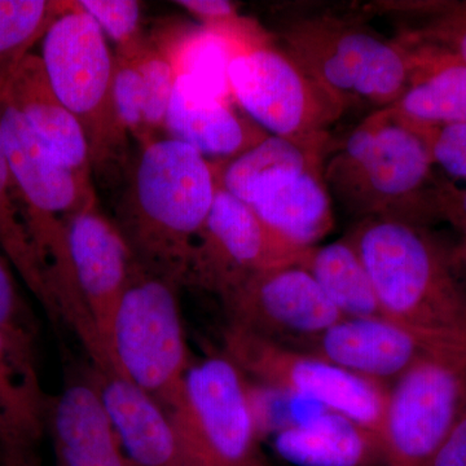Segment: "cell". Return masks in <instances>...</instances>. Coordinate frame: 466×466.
I'll list each match as a JSON object with an SVG mask.
<instances>
[{
    "label": "cell",
    "instance_id": "obj_16",
    "mask_svg": "<svg viewBox=\"0 0 466 466\" xmlns=\"http://www.w3.org/2000/svg\"><path fill=\"white\" fill-rule=\"evenodd\" d=\"M47 434L61 466H135L122 444L90 368L48 395Z\"/></svg>",
    "mask_w": 466,
    "mask_h": 466
},
{
    "label": "cell",
    "instance_id": "obj_7",
    "mask_svg": "<svg viewBox=\"0 0 466 466\" xmlns=\"http://www.w3.org/2000/svg\"><path fill=\"white\" fill-rule=\"evenodd\" d=\"M167 413L192 466H272L249 380L225 352L193 360Z\"/></svg>",
    "mask_w": 466,
    "mask_h": 466
},
{
    "label": "cell",
    "instance_id": "obj_2",
    "mask_svg": "<svg viewBox=\"0 0 466 466\" xmlns=\"http://www.w3.org/2000/svg\"><path fill=\"white\" fill-rule=\"evenodd\" d=\"M348 238L372 280L383 317L466 342V284L455 250L426 225L400 218L359 220Z\"/></svg>",
    "mask_w": 466,
    "mask_h": 466
},
{
    "label": "cell",
    "instance_id": "obj_35",
    "mask_svg": "<svg viewBox=\"0 0 466 466\" xmlns=\"http://www.w3.org/2000/svg\"><path fill=\"white\" fill-rule=\"evenodd\" d=\"M426 222L441 219L466 236V188L435 180L425 201Z\"/></svg>",
    "mask_w": 466,
    "mask_h": 466
},
{
    "label": "cell",
    "instance_id": "obj_39",
    "mask_svg": "<svg viewBox=\"0 0 466 466\" xmlns=\"http://www.w3.org/2000/svg\"><path fill=\"white\" fill-rule=\"evenodd\" d=\"M55 466H61L60 464H57V462H55Z\"/></svg>",
    "mask_w": 466,
    "mask_h": 466
},
{
    "label": "cell",
    "instance_id": "obj_11",
    "mask_svg": "<svg viewBox=\"0 0 466 466\" xmlns=\"http://www.w3.org/2000/svg\"><path fill=\"white\" fill-rule=\"evenodd\" d=\"M308 249L269 228L249 205L218 184L213 207L193 244L183 285L222 299L253 276L299 265Z\"/></svg>",
    "mask_w": 466,
    "mask_h": 466
},
{
    "label": "cell",
    "instance_id": "obj_8",
    "mask_svg": "<svg viewBox=\"0 0 466 466\" xmlns=\"http://www.w3.org/2000/svg\"><path fill=\"white\" fill-rule=\"evenodd\" d=\"M222 351L256 385L315 401L381 435L390 388L352 375L305 350L229 324L223 333Z\"/></svg>",
    "mask_w": 466,
    "mask_h": 466
},
{
    "label": "cell",
    "instance_id": "obj_9",
    "mask_svg": "<svg viewBox=\"0 0 466 466\" xmlns=\"http://www.w3.org/2000/svg\"><path fill=\"white\" fill-rule=\"evenodd\" d=\"M466 404V343L425 355L389 389L386 466H431Z\"/></svg>",
    "mask_w": 466,
    "mask_h": 466
},
{
    "label": "cell",
    "instance_id": "obj_10",
    "mask_svg": "<svg viewBox=\"0 0 466 466\" xmlns=\"http://www.w3.org/2000/svg\"><path fill=\"white\" fill-rule=\"evenodd\" d=\"M228 79L233 101L275 137L300 142L328 139V127L346 109L268 39L233 58Z\"/></svg>",
    "mask_w": 466,
    "mask_h": 466
},
{
    "label": "cell",
    "instance_id": "obj_32",
    "mask_svg": "<svg viewBox=\"0 0 466 466\" xmlns=\"http://www.w3.org/2000/svg\"><path fill=\"white\" fill-rule=\"evenodd\" d=\"M113 95L119 119L139 148L156 142L158 137L152 133L147 122L146 91L139 69L133 58L122 56L116 52Z\"/></svg>",
    "mask_w": 466,
    "mask_h": 466
},
{
    "label": "cell",
    "instance_id": "obj_33",
    "mask_svg": "<svg viewBox=\"0 0 466 466\" xmlns=\"http://www.w3.org/2000/svg\"><path fill=\"white\" fill-rule=\"evenodd\" d=\"M133 60L142 76L146 91L147 122L152 133L157 137L158 133L165 131L177 76L167 58L156 50L149 41Z\"/></svg>",
    "mask_w": 466,
    "mask_h": 466
},
{
    "label": "cell",
    "instance_id": "obj_36",
    "mask_svg": "<svg viewBox=\"0 0 466 466\" xmlns=\"http://www.w3.org/2000/svg\"><path fill=\"white\" fill-rule=\"evenodd\" d=\"M175 5L200 20L202 25H220L241 17L238 5L228 0H177Z\"/></svg>",
    "mask_w": 466,
    "mask_h": 466
},
{
    "label": "cell",
    "instance_id": "obj_22",
    "mask_svg": "<svg viewBox=\"0 0 466 466\" xmlns=\"http://www.w3.org/2000/svg\"><path fill=\"white\" fill-rule=\"evenodd\" d=\"M48 395L0 332V466H42Z\"/></svg>",
    "mask_w": 466,
    "mask_h": 466
},
{
    "label": "cell",
    "instance_id": "obj_1",
    "mask_svg": "<svg viewBox=\"0 0 466 466\" xmlns=\"http://www.w3.org/2000/svg\"><path fill=\"white\" fill-rule=\"evenodd\" d=\"M217 188L214 162L188 144L167 137L140 149L122 183L113 219L135 262L184 287L193 244Z\"/></svg>",
    "mask_w": 466,
    "mask_h": 466
},
{
    "label": "cell",
    "instance_id": "obj_17",
    "mask_svg": "<svg viewBox=\"0 0 466 466\" xmlns=\"http://www.w3.org/2000/svg\"><path fill=\"white\" fill-rule=\"evenodd\" d=\"M165 133L210 161L236 157L269 135L245 113H238L233 101L211 94L187 76H177Z\"/></svg>",
    "mask_w": 466,
    "mask_h": 466
},
{
    "label": "cell",
    "instance_id": "obj_21",
    "mask_svg": "<svg viewBox=\"0 0 466 466\" xmlns=\"http://www.w3.org/2000/svg\"><path fill=\"white\" fill-rule=\"evenodd\" d=\"M271 435L276 455L294 466H386L381 435L332 410Z\"/></svg>",
    "mask_w": 466,
    "mask_h": 466
},
{
    "label": "cell",
    "instance_id": "obj_38",
    "mask_svg": "<svg viewBox=\"0 0 466 466\" xmlns=\"http://www.w3.org/2000/svg\"><path fill=\"white\" fill-rule=\"evenodd\" d=\"M456 258H458L460 268L466 276V236L462 238L461 244L455 249Z\"/></svg>",
    "mask_w": 466,
    "mask_h": 466
},
{
    "label": "cell",
    "instance_id": "obj_23",
    "mask_svg": "<svg viewBox=\"0 0 466 466\" xmlns=\"http://www.w3.org/2000/svg\"><path fill=\"white\" fill-rule=\"evenodd\" d=\"M403 39L412 48V75L389 108L420 130L466 122V64L435 46Z\"/></svg>",
    "mask_w": 466,
    "mask_h": 466
},
{
    "label": "cell",
    "instance_id": "obj_31",
    "mask_svg": "<svg viewBox=\"0 0 466 466\" xmlns=\"http://www.w3.org/2000/svg\"><path fill=\"white\" fill-rule=\"evenodd\" d=\"M78 7L94 18L116 54L134 58L148 45L142 33V3L137 0H78Z\"/></svg>",
    "mask_w": 466,
    "mask_h": 466
},
{
    "label": "cell",
    "instance_id": "obj_15",
    "mask_svg": "<svg viewBox=\"0 0 466 466\" xmlns=\"http://www.w3.org/2000/svg\"><path fill=\"white\" fill-rule=\"evenodd\" d=\"M2 133L25 226L97 204L94 182L58 161L16 110L0 101Z\"/></svg>",
    "mask_w": 466,
    "mask_h": 466
},
{
    "label": "cell",
    "instance_id": "obj_20",
    "mask_svg": "<svg viewBox=\"0 0 466 466\" xmlns=\"http://www.w3.org/2000/svg\"><path fill=\"white\" fill-rule=\"evenodd\" d=\"M91 370L135 466H192L170 417L159 404L124 377Z\"/></svg>",
    "mask_w": 466,
    "mask_h": 466
},
{
    "label": "cell",
    "instance_id": "obj_37",
    "mask_svg": "<svg viewBox=\"0 0 466 466\" xmlns=\"http://www.w3.org/2000/svg\"><path fill=\"white\" fill-rule=\"evenodd\" d=\"M431 466H466V404Z\"/></svg>",
    "mask_w": 466,
    "mask_h": 466
},
{
    "label": "cell",
    "instance_id": "obj_5",
    "mask_svg": "<svg viewBox=\"0 0 466 466\" xmlns=\"http://www.w3.org/2000/svg\"><path fill=\"white\" fill-rule=\"evenodd\" d=\"M279 35L288 57L346 109L354 104L388 108L412 75L413 52L403 38L389 41L352 16H293Z\"/></svg>",
    "mask_w": 466,
    "mask_h": 466
},
{
    "label": "cell",
    "instance_id": "obj_19",
    "mask_svg": "<svg viewBox=\"0 0 466 466\" xmlns=\"http://www.w3.org/2000/svg\"><path fill=\"white\" fill-rule=\"evenodd\" d=\"M25 119L52 155L86 180L92 177L90 156L85 135L72 113L58 99L42 57L30 54L0 95Z\"/></svg>",
    "mask_w": 466,
    "mask_h": 466
},
{
    "label": "cell",
    "instance_id": "obj_27",
    "mask_svg": "<svg viewBox=\"0 0 466 466\" xmlns=\"http://www.w3.org/2000/svg\"><path fill=\"white\" fill-rule=\"evenodd\" d=\"M0 253L14 267L34 299L45 309L54 323V306L46 283L45 271L38 258L32 238L24 222L18 204L16 187L9 168L2 133V108H0Z\"/></svg>",
    "mask_w": 466,
    "mask_h": 466
},
{
    "label": "cell",
    "instance_id": "obj_4",
    "mask_svg": "<svg viewBox=\"0 0 466 466\" xmlns=\"http://www.w3.org/2000/svg\"><path fill=\"white\" fill-rule=\"evenodd\" d=\"M42 42L41 57L52 87L85 135L92 177L106 187L124 183L133 157L130 135L116 113L115 54L106 36L75 2Z\"/></svg>",
    "mask_w": 466,
    "mask_h": 466
},
{
    "label": "cell",
    "instance_id": "obj_3",
    "mask_svg": "<svg viewBox=\"0 0 466 466\" xmlns=\"http://www.w3.org/2000/svg\"><path fill=\"white\" fill-rule=\"evenodd\" d=\"M424 130L390 108L375 110L336 146L323 165L325 186L359 220L400 218L426 225L425 201L435 183Z\"/></svg>",
    "mask_w": 466,
    "mask_h": 466
},
{
    "label": "cell",
    "instance_id": "obj_30",
    "mask_svg": "<svg viewBox=\"0 0 466 466\" xmlns=\"http://www.w3.org/2000/svg\"><path fill=\"white\" fill-rule=\"evenodd\" d=\"M16 271L0 253V332L27 368L38 372L36 342L39 327L18 287Z\"/></svg>",
    "mask_w": 466,
    "mask_h": 466
},
{
    "label": "cell",
    "instance_id": "obj_14",
    "mask_svg": "<svg viewBox=\"0 0 466 466\" xmlns=\"http://www.w3.org/2000/svg\"><path fill=\"white\" fill-rule=\"evenodd\" d=\"M450 343L466 342L419 332L385 317L342 318L300 350L390 388L425 355Z\"/></svg>",
    "mask_w": 466,
    "mask_h": 466
},
{
    "label": "cell",
    "instance_id": "obj_13",
    "mask_svg": "<svg viewBox=\"0 0 466 466\" xmlns=\"http://www.w3.org/2000/svg\"><path fill=\"white\" fill-rule=\"evenodd\" d=\"M220 300L229 325L296 349L342 319L299 265L253 276Z\"/></svg>",
    "mask_w": 466,
    "mask_h": 466
},
{
    "label": "cell",
    "instance_id": "obj_34",
    "mask_svg": "<svg viewBox=\"0 0 466 466\" xmlns=\"http://www.w3.org/2000/svg\"><path fill=\"white\" fill-rule=\"evenodd\" d=\"M433 165L458 179H466V122L425 128Z\"/></svg>",
    "mask_w": 466,
    "mask_h": 466
},
{
    "label": "cell",
    "instance_id": "obj_25",
    "mask_svg": "<svg viewBox=\"0 0 466 466\" xmlns=\"http://www.w3.org/2000/svg\"><path fill=\"white\" fill-rule=\"evenodd\" d=\"M330 143V137L300 142L268 135L236 157L213 161L218 184L248 205L253 193L269 180L285 174L323 167Z\"/></svg>",
    "mask_w": 466,
    "mask_h": 466
},
{
    "label": "cell",
    "instance_id": "obj_24",
    "mask_svg": "<svg viewBox=\"0 0 466 466\" xmlns=\"http://www.w3.org/2000/svg\"><path fill=\"white\" fill-rule=\"evenodd\" d=\"M248 205L269 228L305 249L318 245L334 226L323 167L281 175L259 187Z\"/></svg>",
    "mask_w": 466,
    "mask_h": 466
},
{
    "label": "cell",
    "instance_id": "obj_6",
    "mask_svg": "<svg viewBox=\"0 0 466 466\" xmlns=\"http://www.w3.org/2000/svg\"><path fill=\"white\" fill-rule=\"evenodd\" d=\"M182 288L135 262L109 333L116 376L146 392L165 412L179 403L193 363L180 309Z\"/></svg>",
    "mask_w": 466,
    "mask_h": 466
},
{
    "label": "cell",
    "instance_id": "obj_26",
    "mask_svg": "<svg viewBox=\"0 0 466 466\" xmlns=\"http://www.w3.org/2000/svg\"><path fill=\"white\" fill-rule=\"evenodd\" d=\"M299 266L317 281L342 318L383 317L372 280L348 236L309 248Z\"/></svg>",
    "mask_w": 466,
    "mask_h": 466
},
{
    "label": "cell",
    "instance_id": "obj_12",
    "mask_svg": "<svg viewBox=\"0 0 466 466\" xmlns=\"http://www.w3.org/2000/svg\"><path fill=\"white\" fill-rule=\"evenodd\" d=\"M67 249L79 303L75 334L94 370L116 375L109 333L133 271V253L116 223L101 213L99 204L70 218Z\"/></svg>",
    "mask_w": 466,
    "mask_h": 466
},
{
    "label": "cell",
    "instance_id": "obj_18",
    "mask_svg": "<svg viewBox=\"0 0 466 466\" xmlns=\"http://www.w3.org/2000/svg\"><path fill=\"white\" fill-rule=\"evenodd\" d=\"M266 39L258 25L240 17L220 25L170 26L149 43L167 58L175 76H187L211 94L233 101L228 79L233 58Z\"/></svg>",
    "mask_w": 466,
    "mask_h": 466
},
{
    "label": "cell",
    "instance_id": "obj_28",
    "mask_svg": "<svg viewBox=\"0 0 466 466\" xmlns=\"http://www.w3.org/2000/svg\"><path fill=\"white\" fill-rule=\"evenodd\" d=\"M75 2L0 0V95L32 48Z\"/></svg>",
    "mask_w": 466,
    "mask_h": 466
},
{
    "label": "cell",
    "instance_id": "obj_29",
    "mask_svg": "<svg viewBox=\"0 0 466 466\" xmlns=\"http://www.w3.org/2000/svg\"><path fill=\"white\" fill-rule=\"evenodd\" d=\"M394 11L422 18L404 38L449 51L466 64V2H392Z\"/></svg>",
    "mask_w": 466,
    "mask_h": 466
}]
</instances>
